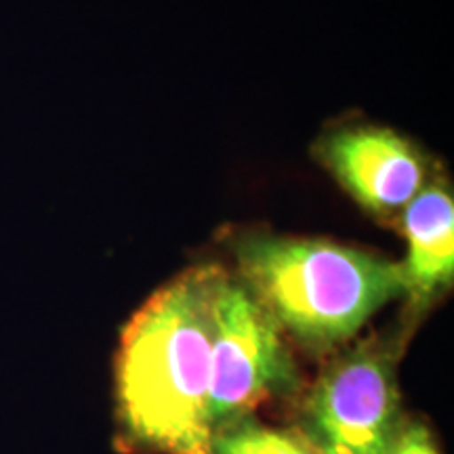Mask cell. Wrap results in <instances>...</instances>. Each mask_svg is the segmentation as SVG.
Listing matches in <instances>:
<instances>
[{
  "mask_svg": "<svg viewBox=\"0 0 454 454\" xmlns=\"http://www.w3.org/2000/svg\"><path fill=\"white\" fill-rule=\"evenodd\" d=\"M223 270L198 265L130 317L116 357L118 417L129 442L158 454H211L213 299Z\"/></svg>",
  "mask_w": 454,
  "mask_h": 454,
  "instance_id": "cell-1",
  "label": "cell"
},
{
  "mask_svg": "<svg viewBox=\"0 0 454 454\" xmlns=\"http://www.w3.org/2000/svg\"><path fill=\"white\" fill-rule=\"evenodd\" d=\"M231 251L238 280L286 337L316 354L343 348L389 301L404 297L397 261L326 238L254 231Z\"/></svg>",
  "mask_w": 454,
  "mask_h": 454,
  "instance_id": "cell-2",
  "label": "cell"
},
{
  "mask_svg": "<svg viewBox=\"0 0 454 454\" xmlns=\"http://www.w3.org/2000/svg\"><path fill=\"white\" fill-rule=\"evenodd\" d=\"M395 339L368 337L322 368L301 404L297 434L316 454H387L400 431Z\"/></svg>",
  "mask_w": 454,
  "mask_h": 454,
  "instance_id": "cell-3",
  "label": "cell"
},
{
  "mask_svg": "<svg viewBox=\"0 0 454 454\" xmlns=\"http://www.w3.org/2000/svg\"><path fill=\"white\" fill-rule=\"evenodd\" d=\"M301 374L276 317L236 276L219 278L213 299L208 425L251 417L271 400L297 395Z\"/></svg>",
  "mask_w": 454,
  "mask_h": 454,
  "instance_id": "cell-4",
  "label": "cell"
},
{
  "mask_svg": "<svg viewBox=\"0 0 454 454\" xmlns=\"http://www.w3.org/2000/svg\"><path fill=\"white\" fill-rule=\"evenodd\" d=\"M314 154L354 200L383 223H397L434 177L429 156L394 129L348 124L326 130Z\"/></svg>",
  "mask_w": 454,
  "mask_h": 454,
  "instance_id": "cell-5",
  "label": "cell"
},
{
  "mask_svg": "<svg viewBox=\"0 0 454 454\" xmlns=\"http://www.w3.org/2000/svg\"><path fill=\"white\" fill-rule=\"evenodd\" d=\"M406 240L400 261L404 297L412 314H421L454 280V198L444 175L435 173L397 219Z\"/></svg>",
  "mask_w": 454,
  "mask_h": 454,
  "instance_id": "cell-6",
  "label": "cell"
},
{
  "mask_svg": "<svg viewBox=\"0 0 454 454\" xmlns=\"http://www.w3.org/2000/svg\"><path fill=\"white\" fill-rule=\"evenodd\" d=\"M211 454H316L297 431L276 429L253 417L213 431Z\"/></svg>",
  "mask_w": 454,
  "mask_h": 454,
  "instance_id": "cell-7",
  "label": "cell"
},
{
  "mask_svg": "<svg viewBox=\"0 0 454 454\" xmlns=\"http://www.w3.org/2000/svg\"><path fill=\"white\" fill-rule=\"evenodd\" d=\"M387 454H440V450L423 423L404 421Z\"/></svg>",
  "mask_w": 454,
  "mask_h": 454,
  "instance_id": "cell-8",
  "label": "cell"
}]
</instances>
